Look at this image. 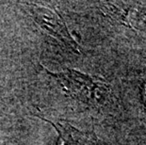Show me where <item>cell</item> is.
Returning <instances> with one entry per match:
<instances>
[{"label": "cell", "instance_id": "4", "mask_svg": "<svg viewBox=\"0 0 146 145\" xmlns=\"http://www.w3.org/2000/svg\"><path fill=\"white\" fill-rule=\"evenodd\" d=\"M43 120L50 122L57 129L58 133L57 145H98L97 141L92 138V136L77 130L69 123L60 121L54 122L47 119Z\"/></svg>", "mask_w": 146, "mask_h": 145}, {"label": "cell", "instance_id": "2", "mask_svg": "<svg viewBox=\"0 0 146 145\" xmlns=\"http://www.w3.org/2000/svg\"><path fill=\"white\" fill-rule=\"evenodd\" d=\"M27 8L36 23H38L43 29L50 33V35L63 42L73 51L78 53V45L71 36L66 24L60 17V15L51 11L50 9L32 4L27 5Z\"/></svg>", "mask_w": 146, "mask_h": 145}, {"label": "cell", "instance_id": "3", "mask_svg": "<svg viewBox=\"0 0 146 145\" xmlns=\"http://www.w3.org/2000/svg\"><path fill=\"white\" fill-rule=\"evenodd\" d=\"M104 10L111 17L119 20L125 26L141 32H146V7L130 6L121 10L116 6L106 4Z\"/></svg>", "mask_w": 146, "mask_h": 145}, {"label": "cell", "instance_id": "1", "mask_svg": "<svg viewBox=\"0 0 146 145\" xmlns=\"http://www.w3.org/2000/svg\"><path fill=\"white\" fill-rule=\"evenodd\" d=\"M60 83L68 95L90 105H101L108 100L110 89L103 80L84 75L76 70H67L64 73H51Z\"/></svg>", "mask_w": 146, "mask_h": 145}, {"label": "cell", "instance_id": "5", "mask_svg": "<svg viewBox=\"0 0 146 145\" xmlns=\"http://www.w3.org/2000/svg\"><path fill=\"white\" fill-rule=\"evenodd\" d=\"M141 100L142 106L146 110V80L141 85Z\"/></svg>", "mask_w": 146, "mask_h": 145}]
</instances>
